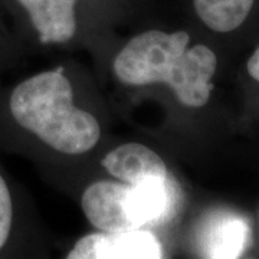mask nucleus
I'll return each instance as SVG.
<instances>
[{
    "mask_svg": "<svg viewBox=\"0 0 259 259\" xmlns=\"http://www.w3.org/2000/svg\"><path fill=\"white\" fill-rule=\"evenodd\" d=\"M66 259H112L108 233H91L81 238Z\"/></svg>",
    "mask_w": 259,
    "mask_h": 259,
    "instance_id": "9b49d317",
    "label": "nucleus"
},
{
    "mask_svg": "<svg viewBox=\"0 0 259 259\" xmlns=\"http://www.w3.org/2000/svg\"><path fill=\"white\" fill-rule=\"evenodd\" d=\"M28 16L42 44H64L76 32L78 0H13Z\"/></svg>",
    "mask_w": 259,
    "mask_h": 259,
    "instance_id": "20e7f679",
    "label": "nucleus"
},
{
    "mask_svg": "<svg viewBox=\"0 0 259 259\" xmlns=\"http://www.w3.org/2000/svg\"><path fill=\"white\" fill-rule=\"evenodd\" d=\"M249 225L231 212L210 216L200 231L199 246L204 259H239L249 241Z\"/></svg>",
    "mask_w": 259,
    "mask_h": 259,
    "instance_id": "39448f33",
    "label": "nucleus"
},
{
    "mask_svg": "<svg viewBox=\"0 0 259 259\" xmlns=\"http://www.w3.org/2000/svg\"><path fill=\"white\" fill-rule=\"evenodd\" d=\"M110 249L114 259H163L158 239L144 229L108 233Z\"/></svg>",
    "mask_w": 259,
    "mask_h": 259,
    "instance_id": "1a4fd4ad",
    "label": "nucleus"
},
{
    "mask_svg": "<svg viewBox=\"0 0 259 259\" xmlns=\"http://www.w3.org/2000/svg\"><path fill=\"white\" fill-rule=\"evenodd\" d=\"M176 203V192L168 176L154 177L137 185H130L127 210L136 229L160 223L171 213Z\"/></svg>",
    "mask_w": 259,
    "mask_h": 259,
    "instance_id": "423d86ee",
    "label": "nucleus"
},
{
    "mask_svg": "<svg viewBox=\"0 0 259 259\" xmlns=\"http://www.w3.org/2000/svg\"><path fill=\"white\" fill-rule=\"evenodd\" d=\"M62 69L32 75L16 83L5 101L9 121L64 154H83L97 146L101 127L93 114L74 104Z\"/></svg>",
    "mask_w": 259,
    "mask_h": 259,
    "instance_id": "f03ea898",
    "label": "nucleus"
},
{
    "mask_svg": "<svg viewBox=\"0 0 259 259\" xmlns=\"http://www.w3.org/2000/svg\"><path fill=\"white\" fill-rule=\"evenodd\" d=\"M15 196L8 179L0 171V256L8 249L15 232Z\"/></svg>",
    "mask_w": 259,
    "mask_h": 259,
    "instance_id": "9d476101",
    "label": "nucleus"
},
{
    "mask_svg": "<svg viewBox=\"0 0 259 259\" xmlns=\"http://www.w3.org/2000/svg\"><path fill=\"white\" fill-rule=\"evenodd\" d=\"M185 30H147L134 36L114 61L121 82L134 87L166 83L186 107H203L210 98L218 58L206 45L189 47Z\"/></svg>",
    "mask_w": 259,
    "mask_h": 259,
    "instance_id": "f257e3e1",
    "label": "nucleus"
},
{
    "mask_svg": "<svg viewBox=\"0 0 259 259\" xmlns=\"http://www.w3.org/2000/svg\"><path fill=\"white\" fill-rule=\"evenodd\" d=\"M197 18L218 33L236 30L249 18L256 0H192Z\"/></svg>",
    "mask_w": 259,
    "mask_h": 259,
    "instance_id": "6e6552de",
    "label": "nucleus"
},
{
    "mask_svg": "<svg viewBox=\"0 0 259 259\" xmlns=\"http://www.w3.org/2000/svg\"><path fill=\"white\" fill-rule=\"evenodd\" d=\"M101 164L112 177L127 185L168 176L166 163L161 157L140 143H127L114 148L102 158Z\"/></svg>",
    "mask_w": 259,
    "mask_h": 259,
    "instance_id": "0eeeda50",
    "label": "nucleus"
},
{
    "mask_svg": "<svg viewBox=\"0 0 259 259\" xmlns=\"http://www.w3.org/2000/svg\"><path fill=\"white\" fill-rule=\"evenodd\" d=\"M130 185L101 180L90 185L82 194V210L87 219L104 233L134 231L127 210Z\"/></svg>",
    "mask_w": 259,
    "mask_h": 259,
    "instance_id": "7ed1b4c3",
    "label": "nucleus"
},
{
    "mask_svg": "<svg viewBox=\"0 0 259 259\" xmlns=\"http://www.w3.org/2000/svg\"><path fill=\"white\" fill-rule=\"evenodd\" d=\"M246 69H248V74L259 82V47L255 49V52L252 54L249 59H248V64H246Z\"/></svg>",
    "mask_w": 259,
    "mask_h": 259,
    "instance_id": "f8f14e48",
    "label": "nucleus"
}]
</instances>
